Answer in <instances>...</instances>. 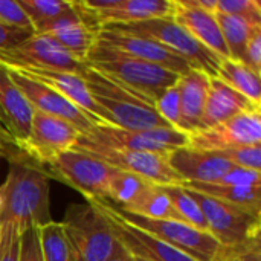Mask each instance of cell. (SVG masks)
I'll list each match as a JSON object with an SVG mask.
<instances>
[{"mask_svg":"<svg viewBox=\"0 0 261 261\" xmlns=\"http://www.w3.org/2000/svg\"><path fill=\"white\" fill-rule=\"evenodd\" d=\"M3 196L2 225H14L20 234L52 222L49 177L21 151L8 158V174L0 185Z\"/></svg>","mask_w":261,"mask_h":261,"instance_id":"6da1fadb","label":"cell"},{"mask_svg":"<svg viewBox=\"0 0 261 261\" xmlns=\"http://www.w3.org/2000/svg\"><path fill=\"white\" fill-rule=\"evenodd\" d=\"M86 64L153 106L180 78V75L162 66L139 60L96 41L86 57Z\"/></svg>","mask_w":261,"mask_h":261,"instance_id":"7a4b0ae2","label":"cell"},{"mask_svg":"<svg viewBox=\"0 0 261 261\" xmlns=\"http://www.w3.org/2000/svg\"><path fill=\"white\" fill-rule=\"evenodd\" d=\"M81 76L109 125L124 130H151L170 127L159 116L153 104L116 84L93 67L86 64Z\"/></svg>","mask_w":261,"mask_h":261,"instance_id":"3957f363","label":"cell"},{"mask_svg":"<svg viewBox=\"0 0 261 261\" xmlns=\"http://www.w3.org/2000/svg\"><path fill=\"white\" fill-rule=\"evenodd\" d=\"M101 28L153 38L180 58H184L185 61H188L193 69H199L211 78L217 75L219 66L222 63V58H219L202 43H199L187 29H184L173 18V15L135 23H112L104 24Z\"/></svg>","mask_w":261,"mask_h":261,"instance_id":"277c9868","label":"cell"},{"mask_svg":"<svg viewBox=\"0 0 261 261\" xmlns=\"http://www.w3.org/2000/svg\"><path fill=\"white\" fill-rule=\"evenodd\" d=\"M80 261H107L118 240L102 213L92 203H70L61 222Z\"/></svg>","mask_w":261,"mask_h":261,"instance_id":"5b68a950","label":"cell"},{"mask_svg":"<svg viewBox=\"0 0 261 261\" xmlns=\"http://www.w3.org/2000/svg\"><path fill=\"white\" fill-rule=\"evenodd\" d=\"M41 168L49 179H57L76 190L86 200L107 202L109 199L113 167L84 151L72 148Z\"/></svg>","mask_w":261,"mask_h":261,"instance_id":"8992f818","label":"cell"},{"mask_svg":"<svg viewBox=\"0 0 261 261\" xmlns=\"http://www.w3.org/2000/svg\"><path fill=\"white\" fill-rule=\"evenodd\" d=\"M188 191L203 213L208 232L217 240L220 246H236L252 240H260V216L205 196L202 193L191 190Z\"/></svg>","mask_w":261,"mask_h":261,"instance_id":"52a82bcc","label":"cell"},{"mask_svg":"<svg viewBox=\"0 0 261 261\" xmlns=\"http://www.w3.org/2000/svg\"><path fill=\"white\" fill-rule=\"evenodd\" d=\"M76 150L84 151L104 164L136 174L148 182L158 185H182L184 179L170 167L168 154L162 153H150V151H130V150H118L104 147L95 142L87 141L86 138L80 136Z\"/></svg>","mask_w":261,"mask_h":261,"instance_id":"ba28073f","label":"cell"},{"mask_svg":"<svg viewBox=\"0 0 261 261\" xmlns=\"http://www.w3.org/2000/svg\"><path fill=\"white\" fill-rule=\"evenodd\" d=\"M113 206V205H112ZM115 208V206H113ZM115 211L130 225L154 236L177 251L187 254L196 261H213L219 251L217 240L206 231H199L184 222L177 220H156L135 214H128L115 208Z\"/></svg>","mask_w":261,"mask_h":261,"instance_id":"9c48e42d","label":"cell"},{"mask_svg":"<svg viewBox=\"0 0 261 261\" xmlns=\"http://www.w3.org/2000/svg\"><path fill=\"white\" fill-rule=\"evenodd\" d=\"M90 142L130 151H150L170 154L176 148L187 145V135L177 128H151V130H124L109 124L92 127L81 135Z\"/></svg>","mask_w":261,"mask_h":261,"instance_id":"30bf717a","label":"cell"},{"mask_svg":"<svg viewBox=\"0 0 261 261\" xmlns=\"http://www.w3.org/2000/svg\"><path fill=\"white\" fill-rule=\"evenodd\" d=\"M81 133L67 121L41 112L32 115L29 135L18 150L32 162L43 167L60 154L75 148Z\"/></svg>","mask_w":261,"mask_h":261,"instance_id":"8fae6325","label":"cell"},{"mask_svg":"<svg viewBox=\"0 0 261 261\" xmlns=\"http://www.w3.org/2000/svg\"><path fill=\"white\" fill-rule=\"evenodd\" d=\"M261 144V110L237 115L222 124L187 135V147L205 151H225Z\"/></svg>","mask_w":261,"mask_h":261,"instance_id":"7c38bea8","label":"cell"},{"mask_svg":"<svg viewBox=\"0 0 261 261\" xmlns=\"http://www.w3.org/2000/svg\"><path fill=\"white\" fill-rule=\"evenodd\" d=\"M87 202H92L102 213L107 223L110 225L113 236L132 257L147 261H196L176 248L167 245L165 242L156 239L154 236L130 225L115 211L110 203L96 200Z\"/></svg>","mask_w":261,"mask_h":261,"instance_id":"4fadbf2b","label":"cell"},{"mask_svg":"<svg viewBox=\"0 0 261 261\" xmlns=\"http://www.w3.org/2000/svg\"><path fill=\"white\" fill-rule=\"evenodd\" d=\"M0 64L63 70L78 75H81L86 67V63L76 60L57 41L38 34H34L9 50H0Z\"/></svg>","mask_w":261,"mask_h":261,"instance_id":"5bb4252c","label":"cell"},{"mask_svg":"<svg viewBox=\"0 0 261 261\" xmlns=\"http://www.w3.org/2000/svg\"><path fill=\"white\" fill-rule=\"evenodd\" d=\"M6 67V66H5ZM9 72L11 80L18 87V90L23 93L26 101L31 104V107L35 112H41L50 116L61 118L72 124L81 135L87 133L92 127L98 125L92 118H89L84 112H81L75 104H72L69 99H66L63 95L50 89L47 84L32 80L17 70H12L6 67Z\"/></svg>","mask_w":261,"mask_h":261,"instance_id":"9a60e30c","label":"cell"},{"mask_svg":"<svg viewBox=\"0 0 261 261\" xmlns=\"http://www.w3.org/2000/svg\"><path fill=\"white\" fill-rule=\"evenodd\" d=\"M96 43L128 54L139 60L162 66L180 76L193 69L188 61H185L184 58H180L179 55H176L174 52H171L170 49H167L165 46L148 37L99 28L96 34Z\"/></svg>","mask_w":261,"mask_h":261,"instance_id":"2e32d148","label":"cell"},{"mask_svg":"<svg viewBox=\"0 0 261 261\" xmlns=\"http://www.w3.org/2000/svg\"><path fill=\"white\" fill-rule=\"evenodd\" d=\"M168 164L184 182L193 184H219L234 167L217 151L196 150L187 145L171 151Z\"/></svg>","mask_w":261,"mask_h":261,"instance_id":"e0dca14e","label":"cell"},{"mask_svg":"<svg viewBox=\"0 0 261 261\" xmlns=\"http://www.w3.org/2000/svg\"><path fill=\"white\" fill-rule=\"evenodd\" d=\"M12 70H17L32 80L41 81L47 84L50 89L63 95L72 104H75L81 112H84L89 118H92L98 125L107 124L96 107L84 80L78 73L63 72V70H50V69H38V67H24V66H6Z\"/></svg>","mask_w":261,"mask_h":261,"instance_id":"ac0fdd59","label":"cell"},{"mask_svg":"<svg viewBox=\"0 0 261 261\" xmlns=\"http://www.w3.org/2000/svg\"><path fill=\"white\" fill-rule=\"evenodd\" d=\"M34 109L14 84L8 69L0 64V125L18 148L29 135Z\"/></svg>","mask_w":261,"mask_h":261,"instance_id":"d6986e66","label":"cell"},{"mask_svg":"<svg viewBox=\"0 0 261 261\" xmlns=\"http://www.w3.org/2000/svg\"><path fill=\"white\" fill-rule=\"evenodd\" d=\"M211 76L199 69H191L188 73L182 75L176 86L179 90V106L180 119L177 130L188 135L200 128Z\"/></svg>","mask_w":261,"mask_h":261,"instance_id":"ffe728a7","label":"cell"},{"mask_svg":"<svg viewBox=\"0 0 261 261\" xmlns=\"http://www.w3.org/2000/svg\"><path fill=\"white\" fill-rule=\"evenodd\" d=\"M35 34L52 38L76 60L86 63V57L96 41L98 29L83 23L76 11L73 9L72 12L47 23Z\"/></svg>","mask_w":261,"mask_h":261,"instance_id":"44dd1931","label":"cell"},{"mask_svg":"<svg viewBox=\"0 0 261 261\" xmlns=\"http://www.w3.org/2000/svg\"><path fill=\"white\" fill-rule=\"evenodd\" d=\"M254 110H261V106L254 104L251 99H248L246 96L229 87L226 83L214 76L210 83L206 106L199 130L214 127L237 115Z\"/></svg>","mask_w":261,"mask_h":261,"instance_id":"7402d4cb","label":"cell"},{"mask_svg":"<svg viewBox=\"0 0 261 261\" xmlns=\"http://www.w3.org/2000/svg\"><path fill=\"white\" fill-rule=\"evenodd\" d=\"M173 18L219 58H229V52L225 44L216 14L188 8L180 5L177 0H173Z\"/></svg>","mask_w":261,"mask_h":261,"instance_id":"603a6c76","label":"cell"},{"mask_svg":"<svg viewBox=\"0 0 261 261\" xmlns=\"http://www.w3.org/2000/svg\"><path fill=\"white\" fill-rule=\"evenodd\" d=\"M173 15V0H118L116 5L98 15L99 28L112 23H135Z\"/></svg>","mask_w":261,"mask_h":261,"instance_id":"cb8c5ba5","label":"cell"},{"mask_svg":"<svg viewBox=\"0 0 261 261\" xmlns=\"http://www.w3.org/2000/svg\"><path fill=\"white\" fill-rule=\"evenodd\" d=\"M116 208V206H115ZM128 214L156 219V220H177L184 222L180 216L173 208L164 185H158L153 182L145 184V187L135 196V199L124 208H118ZM185 223V222H184Z\"/></svg>","mask_w":261,"mask_h":261,"instance_id":"d4e9b609","label":"cell"},{"mask_svg":"<svg viewBox=\"0 0 261 261\" xmlns=\"http://www.w3.org/2000/svg\"><path fill=\"white\" fill-rule=\"evenodd\" d=\"M182 187L202 193L205 196L214 197L225 203L246 210L261 217V185L258 187H234V185H220V184H193L184 182Z\"/></svg>","mask_w":261,"mask_h":261,"instance_id":"484cf974","label":"cell"},{"mask_svg":"<svg viewBox=\"0 0 261 261\" xmlns=\"http://www.w3.org/2000/svg\"><path fill=\"white\" fill-rule=\"evenodd\" d=\"M216 78L226 83L229 87L251 99L254 104L261 106L260 75L255 73L242 61L232 58L222 60Z\"/></svg>","mask_w":261,"mask_h":261,"instance_id":"4316f807","label":"cell"},{"mask_svg":"<svg viewBox=\"0 0 261 261\" xmlns=\"http://www.w3.org/2000/svg\"><path fill=\"white\" fill-rule=\"evenodd\" d=\"M216 18L220 26L225 44L228 47L229 58L242 61L248 41L251 40V37L257 29H261V23H254L240 17L217 14V12H216Z\"/></svg>","mask_w":261,"mask_h":261,"instance_id":"83f0119b","label":"cell"},{"mask_svg":"<svg viewBox=\"0 0 261 261\" xmlns=\"http://www.w3.org/2000/svg\"><path fill=\"white\" fill-rule=\"evenodd\" d=\"M38 243L43 261H80L76 257L61 222H49L40 228Z\"/></svg>","mask_w":261,"mask_h":261,"instance_id":"f1b7e54d","label":"cell"},{"mask_svg":"<svg viewBox=\"0 0 261 261\" xmlns=\"http://www.w3.org/2000/svg\"><path fill=\"white\" fill-rule=\"evenodd\" d=\"M24 14L28 15L31 26L34 29V34L38 32L43 26L47 23L69 14L73 11L72 0L63 2V0H17Z\"/></svg>","mask_w":261,"mask_h":261,"instance_id":"f546056e","label":"cell"},{"mask_svg":"<svg viewBox=\"0 0 261 261\" xmlns=\"http://www.w3.org/2000/svg\"><path fill=\"white\" fill-rule=\"evenodd\" d=\"M164 190H165L173 208L176 210V213L180 216V219L187 225H190L199 231L208 232V226H206L203 213L187 188H184L182 185H167V187H164Z\"/></svg>","mask_w":261,"mask_h":261,"instance_id":"4dcf8cb0","label":"cell"},{"mask_svg":"<svg viewBox=\"0 0 261 261\" xmlns=\"http://www.w3.org/2000/svg\"><path fill=\"white\" fill-rule=\"evenodd\" d=\"M145 184H148V180H145L136 174L113 168L110 182H109L107 203H110L116 208L127 206L135 199V196L145 187Z\"/></svg>","mask_w":261,"mask_h":261,"instance_id":"1f68e13d","label":"cell"},{"mask_svg":"<svg viewBox=\"0 0 261 261\" xmlns=\"http://www.w3.org/2000/svg\"><path fill=\"white\" fill-rule=\"evenodd\" d=\"M217 14L261 23V3L258 0H217Z\"/></svg>","mask_w":261,"mask_h":261,"instance_id":"d6a6232c","label":"cell"},{"mask_svg":"<svg viewBox=\"0 0 261 261\" xmlns=\"http://www.w3.org/2000/svg\"><path fill=\"white\" fill-rule=\"evenodd\" d=\"M213 261H261L260 240L236 246H219Z\"/></svg>","mask_w":261,"mask_h":261,"instance_id":"836d02e7","label":"cell"},{"mask_svg":"<svg viewBox=\"0 0 261 261\" xmlns=\"http://www.w3.org/2000/svg\"><path fill=\"white\" fill-rule=\"evenodd\" d=\"M217 153L237 167H243V168L254 170V171H261V144L240 147V148H231V150L217 151Z\"/></svg>","mask_w":261,"mask_h":261,"instance_id":"e575fe53","label":"cell"},{"mask_svg":"<svg viewBox=\"0 0 261 261\" xmlns=\"http://www.w3.org/2000/svg\"><path fill=\"white\" fill-rule=\"evenodd\" d=\"M154 109L159 113V116L173 128H177L179 119H180V106H179V90L174 84L170 87L156 102Z\"/></svg>","mask_w":261,"mask_h":261,"instance_id":"d590c367","label":"cell"},{"mask_svg":"<svg viewBox=\"0 0 261 261\" xmlns=\"http://www.w3.org/2000/svg\"><path fill=\"white\" fill-rule=\"evenodd\" d=\"M20 232L11 223L2 225L0 261H20Z\"/></svg>","mask_w":261,"mask_h":261,"instance_id":"8d00e7d4","label":"cell"},{"mask_svg":"<svg viewBox=\"0 0 261 261\" xmlns=\"http://www.w3.org/2000/svg\"><path fill=\"white\" fill-rule=\"evenodd\" d=\"M0 21L21 29H32L28 15L21 9L18 2L14 0H0Z\"/></svg>","mask_w":261,"mask_h":261,"instance_id":"74e56055","label":"cell"},{"mask_svg":"<svg viewBox=\"0 0 261 261\" xmlns=\"http://www.w3.org/2000/svg\"><path fill=\"white\" fill-rule=\"evenodd\" d=\"M219 184L234 187H258L261 185V173L234 165L232 170Z\"/></svg>","mask_w":261,"mask_h":261,"instance_id":"f35d334b","label":"cell"},{"mask_svg":"<svg viewBox=\"0 0 261 261\" xmlns=\"http://www.w3.org/2000/svg\"><path fill=\"white\" fill-rule=\"evenodd\" d=\"M34 35L32 29H21L0 21V50H9Z\"/></svg>","mask_w":261,"mask_h":261,"instance_id":"ab89813d","label":"cell"},{"mask_svg":"<svg viewBox=\"0 0 261 261\" xmlns=\"http://www.w3.org/2000/svg\"><path fill=\"white\" fill-rule=\"evenodd\" d=\"M20 261H43L37 228H31L20 236Z\"/></svg>","mask_w":261,"mask_h":261,"instance_id":"60d3db41","label":"cell"},{"mask_svg":"<svg viewBox=\"0 0 261 261\" xmlns=\"http://www.w3.org/2000/svg\"><path fill=\"white\" fill-rule=\"evenodd\" d=\"M242 63L252 69L255 73H261V29H257L248 41L242 57Z\"/></svg>","mask_w":261,"mask_h":261,"instance_id":"b9f144b4","label":"cell"},{"mask_svg":"<svg viewBox=\"0 0 261 261\" xmlns=\"http://www.w3.org/2000/svg\"><path fill=\"white\" fill-rule=\"evenodd\" d=\"M180 5L188 6V8H194V9H200V11H206V12H217V0H177Z\"/></svg>","mask_w":261,"mask_h":261,"instance_id":"7bdbcfd3","label":"cell"},{"mask_svg":"<svg viewBox=\"0 0 261 261\" xmlns=\"http://www.w3.org/2000/svg\"><path fill=\"white\" fill-rule=\"evenodd\" d=\"M0 148H5V150H18L15 147V144L12 142V139L9 138V135L5 132V128L0 125Z\"/></svg>","mask_w":261,"mask_h":261,"instance_id":"ee69618b","label":"cell"},{"mask_svg":"<svg viewBox=\"0 0 261 261\" xmlns=\"http://www.w3.org/2000/svg\"><path fill=\"white\" fill-rule=\"evenodd\" d=\"M107 261H132V255H130V254L119 245V242H118V246H116L113 255H112Z\"/></svg>","mask_w":261,"mask_h":261,"instance_id":"f6af8a7d","label":"cell"},{"mask_svg":"<svg viewBox=\"0 0 261 261\" xmlns=\"http://www.w3.org/2000/svg\"><path fill=\"white\" fill-rule=\"evenodd\" d=\"M18 151H20V150H5V148H0V158L8 159L9 156L15 154V153H18Z\"/></svg>","mask_w":261,"mask_h":261,"instance_id":"bcb514c9","label":"cell"},{"mask_svg":"<svg viewBox=\"0 0 261 261\" xmlns=\"http://www.w3.org/2000/svg\"><path fill=\"white\" fill-rule=\"evenodd\" d=\"M2 213H3V196H2V190H0V225H2Z\"/></svg>","mask_w":261,"mask_h":261,"instance_id":"7dc6e473","label":"cell"},{"mask_svg":"<svg viewBox=\"0 0 261 261\" xmlns=\"http://www.w3.org/2000/svg\"><path fill=\"white\" fill-rule=\"evenodd\" d=\"M132 261H147V260H142V258H138V257H132Z\"/></svg>","mask_w":261,"mask_h":261,"instance_id":"c3c4849f","label":"cell"}]
</instances>
